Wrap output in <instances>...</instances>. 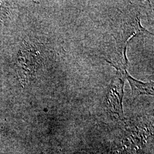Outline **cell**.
Here are the masks:
<instances>
[{"instance_id":"cell-1","label":"cell","mask_w":154,"mask_h":154,"mask_svg":"<svg viewBox=\"0 0 154 154\" xmlns=\"http://www.w3.org/2000/svg\"><path fill=\"white\" fill-rule=\"evenodd\" d=\"M126 72V70H118L116 76L111 83L106 99L109 109L117 115L121 119H123L122 100Z\"/></svg>"},{"instance_id":"cell-2","label":"cell","mask_w":154,"mask_h":154,"mask_svg":"<svg viewBox=\"0 0 154 154\" xmlns=\"http://www.w3.org/2000/svg\"><path fill=\"white\" fill-rule=\"evenodd\" d=\"M125 78L128 79L132 88V93L135 95H154V83H143L137 81L125 72Z\"/></svg>"}]
</instances>
